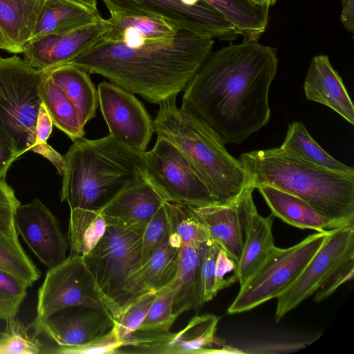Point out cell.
<instances>
[{
	"mask_svg": "<svg viewBox=\"0 0 354 354\" xmlns=\"http://www.w3.org/2000/svg\"><path fill=\"white\" fill-rule=\"evenodd\" d=\"M277 66L276 49L256 39L212 51L184 89L181 108L224 144H240L270 119L268 93Z\"/></svg>",
	"mask_w": 354,
	"mask_h": 354,
	"instance_id": "1",
	"label": "cell"
},
{
	"mask_svg": "<svg viewBox=\"0 0 354 354\" xmlns=\"http://www.w3.org/2000/svg\"><path fill=\"white\" fill-rule=\"evenodd\" d=\"M213 44V37L207 33L180 30L173 37L138 46L102 42L69 64L160 104L184 91Z\"/></svg>",
	"mask_w": 354,
	"mask_h": 354,
	"instance_id": "2",
	"label": "cell"
},
{
	"mask_svg": "<svg viewBox=\"0 0 354 354\" xmlns=\"http://www.w3.org/2000/svg\"><path fill=\"white\" fill-rule=\"evenodd\" d=\"M145 153L110 134L76 140L63 156L61 201L71 209L100 212L121 191L147 178Z\"/></svg>",
	"mask_w": 354,
	"mask_h": 354,
	"instance_id": "3",
	"label": "cell"
},
{
	"mask_svg": "<svg viewBox=\"0 0 354 354\" xmlns=\"http://www.w3.org/2000/svg\"><path fill=\"white\" fill-rule=\"evenodd\" d=\"M239 161L254 188L275 187L299 197L330 219L354 223V174L319 167L280 147L245 152Z\"/></svg>",
	"mask_w": 354,
	"mask_h": 354,
	"instance_id": "4",
	"label": "cell"
},
{
	"mask_svg": "<svg viewBox=\"0 0 354 354\" xmlns=\"http://www.w3.org/2000/svg\"><path fill=\"white\" fill-rule=\"evenodd\" d=\"M170 98L159 104L153 133L174 145L188 160L217 204L235 200L249 184L239 160L225 149L219 137L203 121Z\"/></svg>",
	"mask_w": 354,
	"mask_h": 354,
	"instance_id": "5",
	"label": "cell"
},
{
	"mask_svg": "<svg viewBox=\"0 0 354 354\" xmlns=\"http://www.w3.org/2000/svg\"><path fill=\"white\" fill-rule=\"evenodd\" d=\"M106 225L100 241L84 258L115 320L130 303L148 291L138 274L142 232Z\"/></svg>",
	"mask_w": 354,
	"mask_h": 354,
	"instance_id": "6",
	"label": "cell"
},
{
	"mask_svg": "<svg viewBox=\"0 0 354 354\" xmlns=\"http://www.w3.org/2000/svg\"><path fill=\"white\" fill-rule=\"evenodd\" d=\"M43 75L17 55L0 57V137L19 156L29 150L42 156L36 127Z\"/></svg>",
	"mask_w": 354,
	"mask_h": 354,
	"instance_id": "7",
	"label": "cell"
},
{
	"mask_svg": "<svg viewBox=\"0 0 354 354\" xmlns=\"http://www.w3.org/2000/svg\"><path fill=\"white\" fill-rule=\"evenodd\" d=\"M327 233L317 232L288 248L274 246L256 272L240 286L227 313L247 312L277 298L297 279Z\"/></svg>",
	"mask_w": 354,
	"mask_h": 354,
	"instance_id": "8",
	"label": "cell"
},
{
	"mask_svg": "<svg viewBox=\"0 0 354 354\" xmlns=\"http://www.w3.org/2000/svg\"><path fill=\"white\" fill-rule=\"evenodd\" d=\"M147 178L167 202L183 205L217 204L207 187L178 148L157 136L154 147L145 153Z\"/></svg>",
	"mask_w": 354,
	"mask_h": 354,
	"instance_id": "9",
	"label": "cell"
},
{
	"mask_svg": "<svg viewBox=\"0 0 354 354\" xmlns=\"http://www.w3.org/2000/svg\"><path fill=\"white\" fill-rule=\"evenodd\" d=\"M75 306L111 316L84 258L71 253L64 261L48 268L38 290L36 317H49Z\"/></svg>",
	"mask_w": 354,
	"mask_h": 354,
	"instance_id": "10",
	"label": "cell"
},
{
	"mask_svg": "<svg viewBox=\"0 0 354 354\" xmlns=\"http://www.w3.org/2000/svg\"><path fill=\"white\" fill-rule=\"evenodd\" d=\"M110 14L160 18L180 30L212 37L234 34L233 25L204 0H101Z\"/></svg>",
	"mask_w": 354,
	"mask_h": 354,
	"instance_id": "11",
	"label": "cell"
},
{
	"mask_svg": "<svg viewBox=\"0 0 354 354\" xmlns=\"http://www.w3.org/2000/svg\"><path fill=\"white\" fill-rule=\"evenodd\" d=\"M354 255V223L328 231L297 279L277 297L275 320L313 295L349 257Z\"/></svg>",
	"mask_w": 354,
	"mask_h": 354,
	"instance_id": "12",
	"label": "cell"
},
{
	"mask_svg": "<svg viewBox=\"0 0 354 354\" xmlns=\"http://www.w3.org/2000/svg\"><path fill=\"white\" fill-rule=\"evenodd\" d=\"M97 93L109 134L124 145L145 152L153 127L143 104L133 93L111 82H101Z\"/></svg>",
	"mask_w": 354,
	"mask_h": 354,
	"instance_id": "13",
	"label": "cell"
},
{
	"mask_svg": "<svg viewBox=\"0 0 354 354\" xmlns=\"http://www.w3.org/2000/svg\"><path fill=\"white\" fill-rule=\"evenodd\" d=\"M250 182L232 202L202 206L187 205L207 230L210 240L217 244L236 263L243 250L246 230L257 209Z\"/></svg>",
	"mask_w": 354,
	"mask_h": 354,
	"instance_id": "14",
	"label": "cell"
},
{
	"mask_svg": "<svg viewBox=\"0 0 354 354\" xmlns=\"http://www.w3.org/2000/svg\"><path fill=\"white\" fill-rule=\"evenodd\" d=\"M14 224L18 235L48 268L66 259L68 245L59 223L39 198L17 207Z\"/></svg>",
	"mask_w": 354,
	"mask_h": 354,
	"instance_id": "15",
	"label": "cell"
},
{
	"mask_svg": "<svg viewBox=\"0 0 354 354\" xmlns=\"http://www.w3.org/2000/svg\"><path fill=\"white\" fill-rule=\"evenodd\" d=\"M111 26L109 18L102 19L68 32L44 36L29 44L23 53L24 60L41 71L69 64L87 50L104 42V36Z\"/></svg>",
	"mask_w": 354,
	"mask_h": 354,
	"instance_id": "16",
	"label": "cell"
},
{
	"mask_svg": "<svg viewBox=\"0 0 354 354\" xmlns=\"http://www.w3.org/2000/svg\"><path fill=\"white\" fill-rule=\"evenodd\" d=\"M114 325L109 315L95 309L77 314L62 315L46 318L36 317L28 328L35 335H44L57 346L79 347L88 345L100 338Z\"/></svg>",
	"mask_w": 354,
	"mask_h": 354,
	"instance_id": "17",
	"label": "cell"
},
{
	"mask_svg": "<svg viewBox=\"0 0 354 354\" xmlns=\"http://www.w3.org/2000/svg\"><path fill=\"white\" fill-rule=\"evenodd\" d=\"M165 201L145 178L118 193L100 212L106 224L143 232Z\"/></svg>",
	"mask_w": 354,
	"mask_h": 354,
	"instance_id": "18",
	"label": "cell"
},
{
	"mask_svg": "<svg viewBox=\"0 0 354 354\" xmlns=\"http://www.w3.org/2000/svg\"><path fill=\"white\" fill-rule=\"evenodd\" d=\"M306 99L324 104L354 124V106L344 82L333 68L328 57L315 56L304 80Z\"/></svg>",
	"mask_w": 354,
	"mask_h": 354,
	"instance_id": "19",
	"label": "cell"
},
{
	"mask_svg": "<svg viewBox=\"0 0 354 354\" xmlns=\"http://www.w3.org/2000/svg\"><path fill=\"white\" fill-rule=\"evenodd\" d=\"M46 0H0V49L23 53L34 35Z\"/></svg>",
	"mask_w": 354,
	"mask_h": 354,
	"instance_id": "20",
	"label": "cell"
},
{
	"mask_svg": "<svg viewBox=\"0 0 354 354\" xmlns=\"http://www.w3.org/2000/svg\"><path fill=\"white\" fill-rule=\"evenodd\" d=\"M256 189L262 195L272 214L290 225L317 232H328L347 225L330 219L302 199L288 192L269 185H259Z\"/></svg>",
	"mask_w": 354,
	"mask_h": 354,
	"instance_id": "21",
	"label": "cell"
},
{
	"mask_svg": "<svg viewBox=\"0 0 354 354\" xmlns=\"http://www.w3.org/2000/svg\"><path fill=\"white\" fill-rule=\"evenodd\" d=\"M102 19L97 9L77 0H46L31 41L82 28Z\"/></svg>",
	"mask_w": 354,
	"mask_h": 354,
	"instance_id": "22",
	"label": "cell"
},
{
	"mask_svg": "<svg viewBox=\"0 0 354 354\" xmlns=\"http://www.w3.org/2000/svg\"><path fill=\"white\" fill-rule=\"evenodd\" d=\"M205 243L181 244L175 277L169 286L173 290V310L178 317L201 304L200 267Z\"/></svg>",
	"mask_w": 354,
	"mask_h": 354,
	"instance_id": "23",
	"label": "cell"
},
{
	"mask_svg": "<svg viewBox=\"0 0 354 354\" xmlns=\"http://www.w3.org/2000/svg\"><path fill=\"white\" fill-rule=\"evenodd\" d=\"M218 321L214 315L194 317L183 330L174 333L166 354L242 353L215 337Z\"/></svg>",
	"mask_w": 354,
	"mask_h": 354,
	"instance_id": "24",
	"label": "cell"
},
{
	"mask_svg": "<svg viewBox=\"0 0 354 354\" xmlns=\"http://www.w3.org/2000/svg\"><path fill=\"white\" fill-rule=\"evenodd\" d=\"M112 26L104 35V42L138 46L147 41L174 37L179 30L160 18L110 14Z\"/></svg>",
	"mask_w": 354,
	"mask_h": 354,
	"instance_id": "25",
	"label": "cell"
},
{
	"mask_svg": "<svg viewBox=\"0 0 354 354\" xmlns=\"http://www.w3.org/2000/svg\"><path fill=\"white\" fill-rule=\"evenodd\" d=\"M46 72L73 104L84 127L95 118L99 106L98 93L87 72L71 64Z\"/></svg>",
	"mask_w": 354,
	"mask_h": 354,
	"instance_id": "26",
	"label": "cell"
},
{
	"mask_svg": "<svg viewBox=\"0 0 354 354\" xmlns=\"http://www.w3.org/2000/svg\"><path fill=\"white\" fill-rule=\"evenodd\" d=\"M273 218L261 216L256 209L250 220L243 250L236 263L238 282L243 285L265 261L275 246L272 232Z\"/></svg>",
	"mask_w": 354,
	"mask_h": 354,
	"instance_id": "27",
	"label": "cell"
},
{
	"mask_svg": "<svg viewBox=\"0 0 354 354\" xmlns=\"http://www.w3.org/2000/svg\"><path fill=\"white\" fill-rule=\"evenodd\" d=\"M219 11L244 39H259L266 29L270 6L253 0H204Z\"/></svg>",
	"mask_w": 354,
	"mask_h": 354,
	"instance_id": "28",
	"label": "cell"
},
{
	"mask_svg": "<svg viewBox=\"0 0 354 354\" xmlns=\"http://www.w3.org/2000/svg\"><path fill=\"white\" fill-rule=\"evenodd\" d=\"M181 244L177 235L169 229L161 245L138 270L147 291L157 292L171 284L176 272Z\"/></svg>",
	"mask_w": 354,
	"mask_h": 354,
	"instance_id": "29",
	"label": "cell"
},
{
	"mask_svg": "<svg viewBox=\"0 0 354 354\" xmlns=\"http://www.w3.org/2000/svg\"><path fill=\"white\" fill-rule=\"evenodd\" d=\"M280 148L288 154L306 162L330 171L354 174L353 167L335 160L325 151L308 133L301 122L288 125Z\"/></svg>",
	"mask_w": 354,
	"mask_h": 354,
	"instance_id": "30",
	"label": "cell"
},
{
	"mask_svg": "<svg viewBox=\"0 0 354 354\" xmlns=\"http://www.w3.org/2000/svg\"><path fill=\"white\" fill-rule=\"evenodd\" d=\"M40 89L42 102L50 115L53 124L73 142L82 138L84 127L75 106L46 71H44Z\"/></svg>",
	"mask_w": 354,
	"mask_h": 354,
	"instance_id": "31",
	"label": "cell"
},
{
	"mask_svg": "<svg viewBox=\"0 0 354 354\" xmlns=\"http://www.w3.org/2000/svg\"><path fill=\"white\" fill-rule=\"evenodd\" d=\"M106 223L99 211L71 209L68 243L71 253L86 257L105 233Z\"/></svg>",
	"mask_w": 354,
	"mask_h": 354,
	"instance_id": "32",
	"label": "cell"
},
{
	"mask_svg": "<svg viewBox=\"0 0 354 354\" xmlns=\"http://www.w3.org/2000/svg\"><path fill=\"white\" fill-rule=\"evenodd\" d=\"M0 270L20 279L28 287L41 277L39 270L23 249L18 237L1 232Z\"/></svg>",
	"mask_w": 354,
	"mask_h": 354,
	"instance_id": "33",
	"label": "cell"
},
{
	"mask_svg": "<svg viewBox=\"0 0 354 354\" xmlns=\"http://www.w3.org/2000/svg\"><path fill=\"white\" fill-rule=\"evenodd\" d=\"M169 231L180 239L182 244L203 243L209 236L187 205L165 201Z\"/></svg>",
	"mask_w": 354,
	"mask_h": 354,
	"instance_id": "34",
	"label": "cell"
},
{
	"mask_svg": "<svg viewBox=\"0 0 354 354\" xmlns=\"http://www.w3.org/2000/svg\"><path fill=\"white\" fill-rule=\"evenodd\" d=\"M172 289L165 287L158 290L138 330L167 332L178 317L173 310Z\"/></svg>",
	"mask_w": 354,
	"mask_h": 354,
	"instance_id": "35",
	"label": "cell"
},
{
	"mask_svg": "<svg viewBox=\"0 0 354 354\" xmlns=\"http://www.w3.org/2000/svg\"><path fill=\"white\" fill-rule=\"evenodd\" d=\"M28 328L15 318L6 320V327L0 337V354H38L42 345L28 333Z\"/></svg>",
	"mask_w": 354,
	"mask_h": 354,
	"instance_id": "36",
	"label": "cell"
},
{
	"mask_svg": "<svg viewBox=\"0 0 354 354\" xmlns=\"http://www.w3.org/2000/svg\"><path fill=\"white\" fill-rule=\"evenodd\" d=\"M157 292L148 291L141 295L130 303L114 320L113 329L120 346L138 329Z\"/></svg>",
	"mask_w": 354,
	"mask_h": 354,
	"instance_id": "37",
	"label": "cell"
},
{
	"mask_svg": "<svg viewBox=\"0 0 354 354\" xmlns=\"http://www.w3.org/2000/svg\"><path fill=\"white\" fill-rule=\"evenodd\" d=\"M28 288L20 279L0 270V319L16 317Z\"/></svg>",
	"mask_w": 354,
	"mask_h": 354,
	"instance_id": "38",
	"label": "cell"
},
{
	"mask_svg": "<svg viewBox=\"0 0 354 354\" xmlns=\"http://www.w3.org/2000/svg\"><path fill=\"white\" fill-rule=\"evenodd\" d=\"M165 202L142 233V266L161 245L168 232L169 220Z\"/></svg>",
	"mask_w": 354,
	"mask_h": 354,
	"instance_id": "39",
	"label": "cell"
},
{
	"mask_svg": "<svg viewBox=\"0 0 354 354\" xmlns=\"http://www.w3.org/2000/svg\"><path fill=\"white\" fill-rule=\"evenodd\" d=\"M221 249L211 240L205 243L200 267L201 306L216 295L214 290V270L217 254Z\"/></svg>",
	"mask_w": 354,
	"mask_h": 354,
	"instance_id": "40",
	"label": "cell"
},
{
	"mask_svg": "<svg viewBox=\"0 0 354 354\" xmlns=\"http://www.w3.org/2000/svg\"><path fill=\"white\" fill-rule=\"evenodd\" d=\"M20 202L14 189L6 182L0 180V232L18 237L14 224V214Z\"/></svg>",
	"mask_w": 354,
	"mask_h": 354,
	"instance_id": "41",
	"label": "cell"
},
{
	"mask_svg": "<svg viewBox=\"0 0 354 354\" xmlns=\"http://www.w3.org/2000/svg\"><path fill=\"white\" fill-rule=\"evenodd\" d=\"M120 346V343L113 327L106 334L88 345L79 347L56 346L51 353L59 354L115 353Z\"/></svg>",
	"mask_w": 354,
	"mask_h": 354,
	"instance_id": "42",
	"label": "cell"
},
{
	"mask_svg": "<svg viewBox=\"0 0 354 354\" xmlns=\"http://www.w3.org/2000/svg\"><path fill=\"white\" fill-rule=\"evenodd\" d=\"M354 274V255L348 257L315 292V302L329 297L341 285L351 279Z\"/></svg>",
	"mask_w": 354,
	"mask_h": 354,
	"instance_id": "43",
	"label": "cell"
},
{
	"mask_svg": "<svg viewBox=\"0 0 354 354\" xmlns=\"http://www.w3.org/2000/svg\"><path fill=\"white\" fill-rule=\"evenodd\" d=\"M236 268V263L221 249L217 254L214 270V290L216 294L238 282Z\"/></svg>",
	"mask_w": 354,
	"mask_h": 354,
	"instance_id": "44",
	"label": "cell"
},
{
	"mask_svg": "<svg viewBox=\"0 0 354 354\" xmlns=\"http://www.w3.org/2000/svg\"><path fill=\"white\" fill-rule=\"evenodd\" d=\"M18 157L10 142L0 137V180H5L8 168Z\"/></svg>",
	"mask_w": 354,
	"mask_h": 354,
	"instance_id": "45",
	"label": "cell"
},
{
	"mask_svg": "<svg viewBox=\"0 0 354 354\" xmlns=\"http://www.w3.org/2000/svg\"><path fill=\"white\" fill-rule=\"evenodd\" d=\"M342 2L341 21L344 28L353 33L354 30V0H342Z\"/></svg>",
	"mask_w": 354,
	"mask_h": 354,
	"instance_id": "46",
	"label": "cell"
},
{
	"mask_svg": "<svg viewBox=\"0 0 354 354\" xmlns=\"http://www.w3.org/2000/svg\"><path fill=\"white\" fill-rule=\"evenodd\" d=\"M94 9H97V0H77Z\"/></svg>",
	"mask_w": 354,
	"mask_h": 354,
	"instance_id": "47",
	"label": "cell"
},
{
	"mask_svg": "<svg viewBox=\"0 0 354 354\" xmlns=\"http://www.w3.org/2000/svg\"><path fill=\"white\" fill-rule=\"evenodd\" d=\"M256 2L261 3H266L269 6H274L277 0H253Z\"/></svg>",
	"mask_w": 354,
	"mask_h": 354,
	"instance_id": "48",
	"label": "cell"
}]
</instances>
